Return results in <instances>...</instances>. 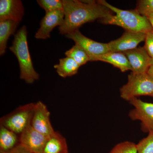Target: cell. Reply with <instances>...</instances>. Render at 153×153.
I'll return each mask as SVG.
<instances>
[{"mask_svg": "<svg viewBox=\"0 0 153 153\" xmlns=\"http://www.w3.org/2000/svg\"><path fill=\"white\" fill-rule=\"evenodd\" d=\"M62 2L65 17L63 24L59 27L62 35H67L78 30L85 23L112 14L111 11L98 1L63 0Z\"/></svg>", "mask_w": 153, "mask_h": 153, "instance_id": "obj_1", "label": "cell"}, {"mask_svg": "<svg viewBox=\"0 0 153 153\" xmlns=\"http://www.w3.org/2000/svg\"><path fill=\"white\" fill-rule=\"evenodd\" d=\"M98 1L115 13V15L111 14L101 19V22L103 24L116 25L126 31L144 34L153 30L147 18L138 13L135 11L121 10L104 0H100Z\"/></svg>", "mask_w": 153, "mask_h": 153, "instance_id": "obj_2", "label": "cell"}, {"mask_svg": "<svg viewBox=\"0 0 153 153\" xmlns=\"http://www.w3.org/2000/svg\"><path fill=\"white\" fill-rule=\"evenodd\" d=\"M27 32L26 26L20 28L14 37L10 50L13 52L19 61L20 78L31 84L39 78V74L33 67L27 43Z\"/></svg>", "mask_w": 153, "mask_h": 153, "instance_id": "obj_3", "label": "cell"}, {"mask_svg": "<svg viewBox=\"0 0 153 153\" xmlns=\"http://www.w3.org/2000/svg\"><path fill=\"white\" fill-rule=\"evenodd\" d=\"M121 97L129 102L141 96L153 97V79L147 73L129 74L128 82L121 88Z\"/></svg>", "mask_w": 153, "mask_h": 153, "instance_id": "obj_4", "label": "cell"}, {"mask_svg": "<svg viewBox=\"0 0 153 153\" xmlns=\"http://www.w3.org/2000/svg\"><path fill=\"white\" fill-rule=\"evenodd\" d=\"M35 103L19 107L15 111L2 118L1 125L16 134H21L31 124Z\"/></svg>", "mask_w": 153, "mask_h": 153, "instance_id": "obj_5", "label": "cell"}, {"mask_svg": "<svg viewBox=\"0 0 153 153\" xmlns=\"http://www.w3.org/2000/svg\"><path fill=\"white\" fill-rule=\"evenodd\" d=\"M129 102L134 107L129 112L131 119L140 121L143 131L153 132V103L145 102L137 97L132 99Z\"/></svg>", "mask_w": 153, "mask_h": 153, "instance_id": "obj_6", "label": "cell"}, {"mask_svg": "<svg viewBox=\"0 0 153 153\" xmlns=\"http://www.w3.org/2000/svg\"><path fill=\"white\" fill-rule=\"evenodd\" d=\"M65 36L73 40L75 44L84 49L90 58L109 52L108 43L104 44L94 41L82 35L78 30L67 34Z\"/></svg>", "mask_w": 153, "mask_h": 153, "instance_id": "obj_7", "label": "cell"}, {"mask_svg": "<svg viewBox=\"0 0 153 153\" xmlns=\"http://www.w3.org/2000/svg\"><path fill=\"white\" fill-rule=\"evenodd\" d=\"M31 126L36 131L47 137L55 132L50 120V112L42 102L35 103Z\"/></svg>", "mask_w": 153, "mask_h": 153, "instance_id": "obj_8", "label": "cell"}, {"mask_svg": "<svg viewBox=\"0 0 153 153\" xmlns=\"http://www.w3.org/2000/svg\"><path fill=\"white\" fill-rule=\"evenodd\" d=\"M47 138L30 124L21 134L19 143L31 153H43Z\"/></svg>", "mask_w": 153, "mask_h": 153, "instance_id": "obj_9", "label": "cell"}, {"mask_svg": "<svg viewBox=\"0 0 153 153\" xmlns=\"http://www.w3.org/2000/svg\"><path fill=\"white\" fill-rule=\"evenodd\" d=\"M146 34L126 31L117 40L108 43L109 52H124L137 48L144 41Z\"/></svg>", "mask_w": 153, "mask_h": 153, "instance_id": "obj_10", "label": "cell"}, {"mask_svg": "<svg viewBox=\"0 0 153 153\" xmlns=\"http://www.w3.org/2000/svg\"><path fill=\"white\" fill-rule=\"evenodd\" d=\"M123 53L128 59L131 66V72L134 74L147 72L151 66V57L144 47H139Z\"/></svg>", "mask_w": 153, "mask_h": 153, "instance_id": "obj_11", "label": "cell"}, {"mask_svg": "<svg viewBox=\"0 0 153 153\" xmlns=\"http://www.w3.org/2000/svg\"><path fill=\"white\" fill-rule=\"evenodd\" d=\"M64 11H57L46 13L40 23V27L35 35L37 39L46 40L50 38V33L57 26H61L64 22Z\"/></svg>", "mask_w": 153, "mask_h": 153, "instance_id": "obj_12", "label": "cell"}, {"mask_svg": "<svg viewBox=\"0 0 153 153\" xmlns=\"http://www.w3.org/2000/svg\"><path fill=\"white\" fill-rule=\"evenodd\" d=\"M24 15V7L20 0L0 1V22L10 20L19 22Z\"/></svg>", "mask_w": 153, "mask_h": 153, "instance_id": "obj_13", "label": "cell"}, {"mask_svg": "<svg viewBox=\"0 0 153 153\" xmlns=\"http://www.w3.org/2000/svg\"><path fill=\"white\" fill-rule=\"evenodd\" d=\"M101 61L110 63L119 68L122 72L131 70L128 59L123 52H108L103 55L90 57V61Z\"/></svg>", "mask_w": 153, "mask_h": 153, "instance_id": "obj_14", "label": "cell"}, {"mask_svg": "<svg viewBox=\"0 0 153 153\" xmlns=\"http://www.w3.org/2000/svg\"><path fill=\"white\" fill-rule=\"evenodd\" d=\"M43 153H68L66 139L55 131L47 138Z\"/></svg>", "mask_w": 153, "mask_h": 153, "instance_id": "obj_15", "label": "cell"}, {"mask_svg": "<svg viewBox=\"0 0 153 153\" xmlns=\"http://www.w3.org/2000/svg\"><path fill=\"white\" fill-rule=\"evenodd\" d=\"M19 24V22L10 20L0 22V55L5 54L7 43L11 35L14 34Z\"/></svg>", "mask_w": 153, "mask_h": 153, "instance_id": "obj_16", "label": "cell"}, {"mask_svg": "<svg viewBox=\"0 0 153 153\" xmlns=\"http://www.w3.org/2000/svg\"><path fill=\"white\" fill-rule=\"evenodd\" d=\"M79 67L73 59L68 57L60 59L59 63L54 66L58 75L63 78L76 74Z\"/></svg>", "mask_w": 153, "mask_h": 153, "instance_id": "obj_17", "label": "cell"}, {"mask_svg": "<svg viewBox=\"0 0 153 153\" xmlns=\"http://www.w3.org/2000/svg\"><path fill=\"white\" fill-rule=\"evenodd\" d=\"M16 134L1 125L0 151L9 152L17 146Z\"/></svg>", "mask_w": 153, "mask_h": 153, "instance_id": "obj_18", "label": "cell"}, {"mask_svg": "<svg viewBox=\"0 0 153 153\" xmlns=\"http://www.w3.org/2000/svg\"><path fill=\"white\" fill-rule=\"evenodd\" d=\"M66 57L72 58L79 66L84 65L90 61V57L82 48L75 44L65 53Z\"/></svg>", "mask_w": 153, "mask_h": 153, "instance_id": "obj_19", "label": "cell"}, {"mask_svg": "<svg viewBox=\"0 0 153 153\" xmlns=\"http://www.w3.org/2000/svg\"><path fill=\"white\" fill-rule=\"evenodd\" d=\"M39 5L44 9L46 13L63 11L62 1L60 0H38Z\"/></svg>", "mask_w": 153, "mask_h": 153, "instance_id": "obj_20", "label": "cell"}, {"mask_svg": "<svg viewBox=\"0 0 153 153\" xmlns=\"http://www.w3.org/2000/svg\"><path fill=\"white\" fill-rule=\"evenodd\" d=\"M137 147V153H153V132L140 141Z\"/></svg>", "mask_w": 153, "mask_h": 153, "instance_id": "obj_21", "label": "cell"}, {"mask_svg": "<svg viewBox=\"0 0 153 153\" xmlns=\"http://www.w3.org/2000/svg\"><path fill=\"white\" fill-rule=\"evenodd\" d=\"M109 153H137V144L130 141L123 142L116 145Z\"/></svg>", "mask_w": 153, "mask_h": 153, "instance_id": "obj_22", "label": "cell"}, {"mask_svg": "<svg viewBox=\"0 0 153 153\" xmlns=\"http://www.w3.org/2000/svg\"><path fill=\"white\" fill-rule=\"evenodd\" d=\"M142 16H146L153 12V0H140L138 1L134 10Z\"/></svg>", "mask_w": 153, "mask_h": 153, "instance_id": "obj_23", "label": "cell"}, {"mask_svg": "<svg viewBox=\"0 0 153 153\" xmlns=\"http://www.w3.org/2000/svg\"><path fill=\"white\" fill-rule=\"evenodd\" d=\"M144 47L151 58L153 57V30L146 34Z\"/></svg>", "mask_w": 153, "mask_h": 153, "instance_id": "obj_24", "label": "cell"}, {"mask_svg": "<svg viewBox=\"0 0 153 153\" xmlns=\"http://www.w3.org/2000/svg\"><path fill=\"white\" fill-rule=\"evenodd\" d=\"M10 153H31L21 144H17L15 147L9 151Z\"/></svg>", "mask_w": 153, "mask_h": 153, "instance_id": "obj_25", "label": "cell"}, {"mask_svg": "<svg viewBox=\"0 0 153 153\" xmlns=\"http://www.w3.org/2000/svg\"><path fill=\"white\" fill-rule=\"evenodd\" d=\"M146 17L147 18L148 20L149 21L152 27L153 30V13H151L148 14V15L146 16Z\"/></svg>", "mask_w": 153, "mask_h": 153, "instance_id": "obj_26", "label": "cell"}, {"mask_svg": "<svg viewBox=\"0 0 153 153\" xmlns=\"http://www.w3.org/2000/svg\"><path fill=\"white\" fill-rule=\"evenodd\" d=\"M147 73L153 79V65L150 66Z\"/></svg>", "mask_w": 153, "mask_h": 153, "instance_id": "obj_27", "label": "cell"}, {"mask_svg": "<svg viewBox=\"0 0 153 153\" xmlns=\"http://www.w3.org/2000/svg\"><path fill=\"white\" fill-rule=\"evenodd\" d=\"M0 153H10L9 152H4V151H0Z\"/></svg>", "mask_w": 153, "mask_h": 153, "instance_id": "obj_28", "label": "cell"}, {"mask_svg": "<svg viewBox=\"0 0 153 153\" xmlns=\"http://www.w3.org/2000/svg\"><path fill=\"white\" fill-rule=\"evenodd\" d=\"M153 65V57L151 58V65Z\"/></svg>", "mask_w": 153, "mask_h": 153, "instance_id": "obj_29", "label": "cell"}]
</instances>
